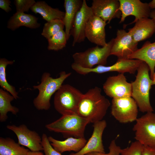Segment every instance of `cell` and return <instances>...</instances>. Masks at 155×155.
Here are the masks:
<instances>
[{
  "label": "cell",
  "mask_w": 155,
  "mask_h": 155,
  "mask_svg": "<svg viewBox=\"0 0 155 155\" xmlns=\"http://www.w3.org/2000/svg\"><path fill=\"white\" fill-rule=\"evenodd\" d=\"M111 105L109 100L102 94L101 89L95 86L83 94L77 114L94 123L103 120Z\"/></svg>",
  "instance_id": "obj_1"
},
{
  "label": "cell",
  "mask_w": 155,
  "mask_h": 155,
  "mask_svg": "<svg viewBox=\"0 0 155 155\" xmlns=\"http://www.w3.org/2000/svg\"><path fill=\"white\" fill-rule=\"evenodd\" d=\"M149 71L148 65L142 61L137 70L135 80L131 83V97L136 102L140 111L142 113L154 111L150 100L152 80L149 75Z\"/></svg>",
  "instance_id": "obj_2"
},
{
  "label": "cell",
  "mask_w": 155,
  "mask_h": 155,
  "mask_svg": "<svg viewBox=\"0 0 155 155\" xmlns=\"http://www.w3.org/2000/svg\"><path fill=\"white\" fill-rule=\"evenodd\" d=\"M71 74L62 71L59 77L53 78L48 72L44 73L42 76L40 83L33 86L34 89H37L39 93L34 100V106L39 110H48L51 107L50 100L52 96L63 84L64 81Z\"/></svg>",
  "instance_id": "obj_3"
},
{
  "label": "cell",
  "mask_w": 155,
  "mask_h": 155,
  "mask_svg": "<svg viewBox=\"0 0 155 155\" xmlns=\"http://www.w3.org/2000/svg\"><path fill=\"white\" fill-rule=\"evenodd\" d=\"M89 123L88 120L78 115H65L45 127L50 131L61 133L66 137H84L86 127Z\"/></svg>",
  "instance_id": "obj_4"
},
{
  "label": "cell",
  "mask_w": 155,
  "mask_h": 155,
  "mask_svg": "<svg viewBox=\"0 0 155 155\" xmlns=\"http://www.w3.org/2000/svg\"><path fill=\"white\" fill-rule=\"evenodd\" d=\"M83 94L69 84H63L55 94V109L62 115H78V106Z\"/></svg>",
  "instance_id": "obj_5"
},
{
  "label": "cell",
  "mask_w": 155,
  "mask_h": 155,
  "mask_svg": "<svg viewBox=\"0 0 155 155\" xmlns=\"http://www.w3.org/2000/svg\"><path fill=\"white\" fill-rule=\"evenodd\" d=\"M114 38L105 46L89 48L84 52H76L72 55L74 62L82 67L91 69L95 65H105L111 52Z\"/></svg>",
  "instance_id": "obj_6"
},
{
  "label": "cell",
  "mask_w": 155,
  "mask_h": 155,
  "mask_svg": "<svg viewBox=\"0 0 155 155\" xmlns=\"http://www.w3.org/2000/svg\"><path fill=\"white\" fill-rule=\"evenodd\" d=\"M133 130L136 141L143 146L155 148V113L147 112L138 118Z\"/></svg>",
  "instance_id": "obj_7"
},
{
  "label": "cell",
  "mask_w": 155,
  "mask_h": 155,
  "mask_svg": "<svg viewBox=\"0 0 155 155\" xmlns=\"http://www.w3.org/2000/svg\"><path fill=\"white\" fill-rule=\"evenodd\" d=\"M138 107L131 97L113 98L111 113L119 122L122 123L136 121L137 118Z\"/></svg>",
  "instance_id": "obj_8"
},
{
  "label": "cell",
  "mask_w": 155,
  "mask_h": 155,
  "mask_svg": "<svg viewBox=\"0 0 155 155\" xmlns=\"http://www.w3.org/2000/svg\"><path fill=\"white\" fill-rule=\"evenodd\" d=\"M142 61L136 59H118L117 62L111 65H97L91 69H87L77 65L75 70L77 73L83 75L91 73L101 74L113 71L120 73H128L134 74Z\"/></svg>",
  "instance_id": "obj_9"
},
{
  "label": "cell",
  "mask_w": 155,
  "mask_h": 155,
  "mask_svg": "<svg viewBox=\"0 0 155 155\" xmlns=\"http://www.w3.org/2000/svg\"><path fill=\"white\" fill-rule=\"evenodd\" d=\"M103 88L106 95L112 99L131 97V84L128 82L124 73L108 77Z\"/></svg>",
  "instance_id": "obj_10"
},
{
  "label": "cell",
  "mask_w": 155,
  "mask_h": 155,
  "mask_svg": "<svg viewBox=\"0 0 155 155\" xmlns=\"http://www.w3.org/2000/svg\"><path fill=\"white\" fill-rule=\"evenodd\" d=\"M6 127L16 135L18 143L20 145L28 148L32 152L43 150L42 137L36 131L29 129L25 125H8Z\"/></svg>",
  "instance_id": "obj_11"
},
{
  "label": "cell",
  "mask_w": 155,
  "mask_h": 155,
  "mask_svg": "<svg viewBox=\"0 0 155 155\" xmlns=\"http://www.w3.org/2000/svg\"><path fill=\"white\" fill-rule=\"evenodd\" d=\"M138 43L133 40L131 34L124 29L118 30L116 36L114 38L111 55L118 59H127L137 49Z\"/></svg>",
  "instance_id": "obj_12"
},
{
  "label": "cell",
  "mask_w": 155,
  "mask_h": 155,
  "mask_svg": "<svg viewBox=\"0 0 155 155\" xmlns=\"http://www.w3.org/2000/svg\"><path fill=\"white\" fill-rule=\"evenodd\" d=\"M119 10L121 14L120 23L124 21L126 18L129 16L135 17L134 20L129 24L135 23L142 18H148L151 12L148 3H143L140 0H119Z\"/></svg>",
  "instance_id": "obj_13"
},
{
  "label": "cell",
  "mask_w": 155,
  "mask_h": 155,
  "mask_svg": "<svg viewBox=\"0 0 155 155\" xmlns=\"http://www.w3.org/2000/svg\"><path fill=\"white\" fill-rule=\"evenodd\" d=\"M93 15L91 7L88 6L86 0H83L82 6L75 16L70 31V35L73 38V46L84 40L86 26Z\"/></svg>",
  "instance_id": "obj_14"
},
{
  "label": "cell",
  "mask_w": 155,
  "mask_h": 155,
  "mask_svg": "<svg viewBox=\"0 0 155 155\" xmlns=\"http://www.w3.org/2000/svg\"><path fill=\"white\" fill-rule=\"evenodd\" d=\"M117 0H93L91 7L93 15L109 24L113 19L121 18Z\"/></svg>",
  "instance_id": "obj_15"
},
{
  "label": "cell",
  "mask_w": 155,
  "mask_h": 155,
  "mask_svg": "<svg viewBox=\"0 0 155 155\" xmlns=\"http://www.w3.org/2000/svg\"><path fill=\"white\" fill-rule=\"evenodd\" d=\"M93 124L92 135L84 147L78 152L72 153L69 155H86L88 153L95 152L105 153L102 136L107 126L106 121L103 119Z\"/></svg>",
  "instance_id": "obj_16"
},
{
  "label": "cell",
  "mask_w": 155,
  "mask_h": 155,
  "mask_svg": "<svg viewBox=\"0 0 155 155\" xmlns=\"http://www.w3.org/2000/svg\"><path fill=\"white\" fill-rule=\"evenodd\" d=\"M106 22L93 15L88 21L85 29L86 38L97 46H104L107 44L106 40Z\"/></svg>",
  "instance_id": "obj_17"
},
{
  "label": "cell",
  "mask_w": 155,
  "mask_h": 155,
  "mask_svg": "<svg viewBox=\"0 0 155 155\" xmlns=\"http://www.w3.org/2000/svg\"><path fill=\"white\" fill-rule=\"evenodd\" d=\"M128 59H138L146 63L149 67L152 80L155 74V42L146 41L140 48L130 55Z\"/></svg>",
  "instance_id": "obj_18"
},
{
  "label": "cell",
  "mask_w": 155,
  "mask_h": 155,
  "mask_svg": "<svg viewBox=\"0 0 155 155\" xmlns=\"http://www.w3.org/2000/svg\"><path fill=\"white\" fill-rule=\"evenodd\" d=\"M135 23L134 26L128 30L135 42L138 43L150 38L154 33L155 27L152 19L144 18Z\"/></svg>",
  "instance_id": "obj_19"
},
{
  "label": "cell",
  "mask_w": 155,
  "mask_h": 155,
  "mask_svg": "<svg viewBox=\"0 0 155 155\" xmlns=\"http://www.w3.org/2000/svg\"><path fill=\"white\" fill-rule=\"evenodd\" d=\"M48 139L54 149L61 153L70 151L78 152L84 147L87 142L84 137H71L64 140L60 141L49 136Z\"/></svg>",
  "instance_id": "obj_20"
},
{
  "label": "cell",
  "mask_w": 155,
  "mask_h": 155,
  "mask_svg": "<svg viewBox=\"0 0 155 155\" xmlns=\"http://www.w3.org/2000/svg\"><path fill=\"white\" fill-rule=\"evenodd\" d=\"M38 19L31 14H26L24 12H16L9 19L7 27L12 31L22 26L36 29L40 26V24L37 22Z\"/></svg>",
  "instance_id": "obj_21"
},
{
  "label": "cell",
  "mask_w": 155,
  "mask_h": 155,
  "mask_svg": "<svg viewBox=\"0 0 155 155\" xmlns=\"http://www.w3.org/2000/svg\"><path fill=\"white\" fill-rule=\"evenodd\" d=\"M83 3L81 0H65L64 6L65 12L63 21L65 27V32L67 40L70 35V31L75 16L81 8Z\"/></svg>",
  "instance_id": "obj_22"
},
{
  "label": "cell",
  "mask_w": 155,
  "mask_h": 155,
  "mask_svg": "<svg viewBox=\"0 0 155 155\" xmlns=\"http://www.w3.org/2000/svg\"><path fill=\"white\" fill-rule=\"evenodd\" d=\"M30 9L35 13L40 14L47 22L56 19L63 20L65 14V12L51 7L44 1L36 2Z\"/></svg>",
  "instance_id": "obj_23"
},
{
  "label": "cell",
  "mask_w": 155,
  "mask_h": 155,
  "mask_svg": "<svg viewBox=\"0 0 155 155\" xmlns=\"http://www.w3.org/2000/svg\"><path fill=\"white\" fill-rule=\"evenodd\" d=\"M15 99L9 92L3 88L0 89V121H5L8 118L7 113L11 112L16 115L19 111L17 107L13 106L11 102Z\"/></svg>",
  "instance_id": "obj_24"
},
{
  "label": "cell",
  "mask_w": 155,
  "mask_h": 155,
  "mask_svg": "<svg viewBox=\"0 0 155 155\" xmlns=\"http://www.w3.org/2000/svg\"><path fill=\"white\" fill-rule=\"evenodd\" d=\"M29 151L10 138H0V155H27Z\"/></svg>",
  "instance_id": "obj_25"
},
{
  "label": "cell",
  "mask_w": 155,
  "mask_h": 155,
  "mask_svg": "<svg viewBox=\"0 0 155 155\" xmlns=\"http://www.w3.org/2000/svg\"><path fill=\"white\" fill-rule=\"evenodd\" d=\"M13 61L8 60L3 58L0 59V86L5 90H6L12 95L15 99L18 98V93L15 87L9 84L6 79V69L8 65H12Z\"/></svg>",
  "instance_id": "obj_26"
},
{
  "label": "cell",
  "mask_w": 155,
  "mask_h": 155,
  "mask_svg": "<svg viewBox=\"0 0 155 155\" xmlns=\"http://www.w3.org/2000/svg\"><path fill=\"white\" fill-rule=\"evenodd\" d=\"M64 27L62 20L56 19L51 20L44 24L41 34L48 39L63 30Z\"/></svg>",
  "instance_id": "obj_27"
},
{
  "label": "cell",
  "mask_w": 155,
  "mask_h": 155,
  "mask_svg": "<svg viewBox=\"0 0 155 155\" xmlns=\"http://www.w3.org/2000/svg\"><path fill=\"white\" fill-rule=\"evenodd\" d=\"M49 50L56 51L62 50L66 46L67 40L65 31L62 30L47 39Z\"/></svg>",
  "instance_id": "obj_28"
},
{
  "label": "cell",
  "mask_w": 155,
  "mask_h": 155,
  "mask_svg": "<svg viewBox=\"0 0 155 155\" xmlns=\"http://www.w3.org/2000/svg\"><path fill=\"white\" fill-rule=\"evenodd\" d=\"M143 145L136 141L129 146L121 149V155H142Z\"/></svg>",
  "instance_id": "obj_29"
},
{
  "label": "cell",
  "mask_w": 155,
  "mask_h": 155,
  "mask_svg": "<svg viewBox=\"0 0 155 155\" xmlns=\"http://www.w3.org/2000/svg\"><path fill=\"white\" fill-rule=\"evenodd\" d=\"M41 137L42 144L44 155H62L53 147L49 140L48 137L46 134L43 133Z\"/></svg>",
  "instance_id": "obj_30"
},
{
  "label": "cell",
  "mask_w": 155,
  "mask_h": 155,
  "mask_svg": "<svg viewBox=\"0 0 155 155\" xmlns=\"http://www.w3.org/2000/svg\"><path fill=\"white\" fill-rule=\"evenodd\" d=\"M36 2L34 0H15L16 12H28Z\"/></svg>",
  "instance_id": "obj_31"
},
{
  "label": "cell",
  "mask_w": 155,
  "mask_h": 155,
  "mask_svg": "<svg viewBox=\"0 0 155 155\" xmlns=\"http://www.w3.org/2000/svg\"><path fill=\"white\" fill-rule=\"evenodd\" d=\"M109 152L106 153L100 152H92L86 155H121V148L116 143L115 140L111 142L108 147Z\"/></svg>",
  "instance_id": "obj_32"
},
{
  "label": "cell",
  "mask_w": 155,
  "mask_h": 155,
  "mask_svg": "<svg viewBox=\"0 0 155 155\" xmlns=\"http://www.w3.org/2000/svg\"><path fill=\"white\" fill-rule=\"evenodd\" d=\"M11 1L9 0H0V8L7 13L11 10L10 7Z\"/></svg>",
  "instance_id": "obj_33"
},
{
  "label": "cell",
  "mask_w": 155,
  "mask_h": 155,
  "mask_svg": "<svg viewBox=\"0 0 155 155\" xmlns=\"http://www.w3.org/2000/svg\"><path fill=\"white\" fill-rule=\"evenodd\" d=\"M142 155H155V148L143 146Z\"/></svg>",
  "instance_id": "obj_34"
},
{
  "label": "cell",
  "mask_w": 155,
  "mask_h": 155,
  "mask_svg": "<svg viewBox=\"0 0 155 155\" xmlns=\"http://www.w3.org/2000/svg\"><path fill=\"white\" fill-rule=\"evenodd\" d=\"M150 17L151 18V19L153 20L155 27V9H154L153 10L151 11ZM154 34H155V30Z\"/></svg>",
  "instance_id": "obj_35"
},
{
  "label": "cell",
  "mask_w": 155,
  "mask_h": 155,
  "mask_svg": "<svg viewBox=\"0 0 155 155\" xmlns=\"http://www.w3.org/2000/svg\"><path fill=\"white\" fill-rule=\"evenodd\" d=\"M27 155H44L40 151L32 152L29 151L28 152Z\"/></svg>",
  "instance_id": "obj_36"
},
{
  "label": "cell",
  "mask_w": 155,
  "mask_h": 155,
  "mask_svg": "<svg viewBox=\"0 0 155 155\" xmlns=\"http://www.w3.org/2000/svg\"><path fill=\"white\" fill-rule=\"evenodd\" d=\"M150 9H155V0H153L148 3Z\"/></svg>",
  "instance_id": "obj_37"
},
{
  "label": "cell",
  "mask_w": 155,
  "mask_h": 155,
  "mask_svg": "<svg viewBox=\"0 0 155 155\" xmlns=\"http://www.w3.org/2000/svg\"><path fill=\"white\" fill-rule=\"evenodd\" d=\"M152 85H155V74L153 77V78L152 79Z\"/></svg>",
  "instance_id": "obj_38"
}]
</instances>
